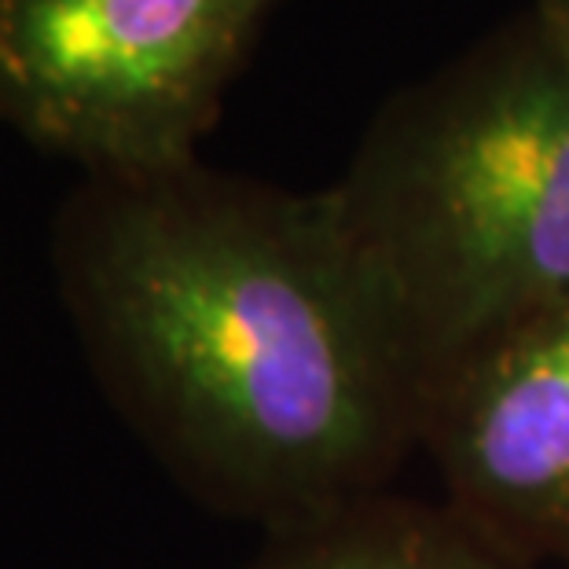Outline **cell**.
Masks as SVG:
<instances>
[{
    "mask_svg": "<svg viewBox=\"0 0 569 569\" xmlns=\"http://www.w3.org/2000/svg\"><path fill=\"white\" fill-rule=\"evenodd\" d=\"M52 258L107 397L217 515L306 526L419 448L427 379L327 188L81 177Z\"/></svg>",
    "mask_w": 569,
    "mask_h": 569,
    "instance_id": "6da1fadb",
    "label": "cell"
},
{
    "mask_svg": "<svg viewBox=\"0 0 569 569\" xmlns=\"http://www.w3.org/2000/svg\"><path fill=\"white\" fill-rule=\"evenodd\" d=\"M327 196L427 393L569 301V16L529 8L393 92Z\"/></svg>",
    "mask_w": 569,
    "mask_h": 569,
    "instance_id": "7a4b0ae2",
    "label": "cell"
},
{
    "mask_svg": "<svg viewBox=\"0 0 569 569\" xmlns=\"http://www.w3.org/2000/svg\"><path fill=\"white\" fill-rule=\"evenodd\" d=\"M283 0H0V126L81 177L199 162Z\"/></svg>",
    "mask_w": 569,
    "mask_h": 569,
    "instance_id": "3957f363",
    "label": "cell"
},
{
    "mask_svg": "<svg viewBox=\"0 0 569 569\" xmlns=\"http://www.w3.org/2000/svg\"><path fill=\"white\" fill-rule=\"evenodd\" d=\"M419 448L467 526L529 569H569V301L438 375Z\"/></svg>",
    "mask_w": 569,
    "mask_h": 569,
    "instance_id": "277c9868",
    "label": "cell"
},
{
    "mask_svg": "<svg viewBox=\"0 0 569 569\" xmlns=\"http://www.w3.org/2000/svg\"><path fill=\"white\" fill-rule=\"evenodd\" d=\"M250 569H529L467 526L448 503L390 489L269 532Z\"/></svg>",
    "mask_w": 569,
    "mask_h": 569,
    "instance_id": "5b68a950",
    "label": "cell"
},
{
    "mask_svg": "<svg viewBox=\"0 0 569 569\" xmlns=\"http://www.w3.org/2000/svg\"><path fill=\"white\" fill-rule=\"evenodd\" d=\"M532 8L555 11V16H569V0H532Z\"/></svg>",
    "mask_w": 569,
    "mask_h": 569,
    "instance_id": "8992f818",
    "label": "cell"
}]
</instances>
